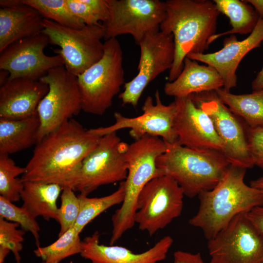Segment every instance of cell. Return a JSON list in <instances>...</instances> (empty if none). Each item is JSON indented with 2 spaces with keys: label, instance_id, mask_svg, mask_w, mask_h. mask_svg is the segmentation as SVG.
I'll return each instance as SVG.
<instances>
[{
  "label": "cell",
  "instance_id": "1",
  "mask_svg": "<svg viewBox=\"0 0 263 263\" xmlns=\"http://www.w3.org/2000/svg\"><path fill=\"white\" fill-rule=\"evenodd\" d=\"M101 137L90 133L74 119L65 122L36 144L21 179L75 190L82 162Z\"/></svg>",
  "mask_w": 263,
  "mask_h": 263
},
{
  "label": "cell",
  "instance_id": "2",
  "mask_svg": "<svg viewBox=\"0 0 263 263\" xmlns=\"http://www.w3.org/2000/svg\"><path fill=\"white\" fill-rule=\"evenodd\" d=\"M166 17L160 31L173 35L174 59L168 81L174 80L182 72L184 61L190 53L203 54L209 38L216 34L220 14L213 1L208 0H168Z\"/></svg>",
  "mask_w": 263,
  "mask_h": 263
},
{
  "label": "cell",
  "instance_id": "3",
  "mask_svg": "<svg viewBox=\"0 0 263 263\" xmlns=\"http://www.w3.org/2000/svg\"><path fill=\"white\" fill-rule=\"evenodd\" d=\"M246 169L230 165L218 184L198 196L197 212L189 224L201 229L209 240L238 214L263 206V193L244 181Z\"/></svg>",
  "mask_w": 263,
  "mask_h": 263
},
{
  "label": "cell",
  "instance_id": "4",
  "mask_svg": "<svg viewBox=\"0 0 263 263\" xmlns=\"http://www.w3.org/2000/svg\"><path fill=\"white\" fill-rule=\"evenodd\" d=\"M166 151L156 160L164 174L174 179L189 198L213 189L230 164L222 153L215 150H198L168 144Z\"/></svg>",
  "mask_w": 263,
  "mask_h": 263
},
{
  "label": "cell",
  "instance_id": "5",
  "mask_svg": "<svg viewBox=\"0 0 263 263\" xmlns=\"http://www.w3.org/2000/svg\"><path fill=\"white\" fill-rule=\"evenodd\" d=\"M167 148V143L162 139L149 135L129 145L125 154L128 167L125 196L121 207L112 217L110 245L134 225L138 198L144 186L153 178L164 175L157 167L156 160Z\"/></svg>",
  "mask_w": 263,
  "mask_h": 263
},
{
  "label": "cell",
  "instance_id": "6",
  "mask_svg": "<svg viewBox=\"0 0 263 263\" xmlns=\"http://www.w3.org/2000/svg\"><path fill=\"white\" fill-rule=\"evenodd\" d=\"M101 59L77 76L82 101V111L103 115L124 83L123 52L116 38L104 42Z\"/></svg>",
  "mask_w": 263,
  "mask_h": 263
},
{
  "label": "cell",
  "instance_id": "7",
  "mask_svg": "<svg viewBox=\"0 0 263 263\" xmlns=\"http://www.w3.org/2000/svg\"><path fill=\"white\" fill-rule=\"evenodd\" d=\"M42 33L52 45L59 49L54 52L64 61V66L77 76L102 57L105 38L103 24L85 25L80 29L62 26L53 21L44 19Z\"/></svg>",
  "mask_w": 263,
  "mask_h": 263
},
{
  "label": "cell",
  "instance_id": "8",
  "mask_svg": "<svg viewBox=\"0 0 263 263\" xmlns=\"http://www.w3.org/2000/svg\"><path fill=\"white\" fill-rule=\"evenodd\" d=\"M39 80L49 89L37 108L40 122L37 143L82 110L77 76L64 66L50 70Z\"/></svg>",
  "mask_w": 263,
  "mask_h": 263
},
{
  "label": "cell",
  "instance_id": "9",
  "mask_svg": "<svg viewBox=\"0 0 263 263\" xmlns=\"http://www.w3.org/2000/svg\"><path fill=\"white\" fill-rule=\"evenodd\" d=\"M184 193L172 177L162 175L153 178L141 190L137 203L134 222L150 236L164 228L181 214Z\"/></svg>",
  "mask_w": 263,
  "mask_h": 263
},
{
  "label": "cell",
  "instance_id": "10",
  "mask_svg": "<svg viewBox=\"0 0 263 263\" xmlns=\"http://www.w3.org/2000/svg\"><path fill=\"white\" fill-rule=\"evenodd\" d=\"M190 95L194 103L211 118L222 143V152L230 164L245 169L253 167L245 123L221 100L215 91Z\"/></svg>",
  "mask_w": 263,
  "mask_h": 263
},
{
  "label": "cell",
  "instance_id": "11",
  "mask_svg": "<svg viewBox=\"0 0 263 263\" xmlns=\"http://www.w3.org/2000/svg\"><path fill=\"white\" fill-rule=\"evenodd\" d=\"M109 17L103 23L104 39L131 35L138 44L148 34L160 31L166 15L165 1L159 0H107Z\"/></svg>",
  "mask_w": 263,
  "mask_h": 263
},
{
  "label": "cell",
  "instance_id": "12",
  "mask_svg": "<svg viewBox=\"0 0 263 263\" xmlns=\"http://www.w3.org/2000/svg\"><path fill=\"white\" fill-rule=\"evenodd\" d=\"M128 146L116 132L101 136L82 162L75 190L88 195L101 186L125 181L128 175L125 154Z\"/></svg>",
  "mask_w": 263,
  "mask_h": 263
},
{
  "label": "cell",
  "instance_id": "13",
  "mask_svg": "<svg viewBox=\"0 0 263 263\" xmlns=\"http://www.w3.org/2000/svg\"><path fill=\"white\" fill-rule=\"evenodd\" d=\"M246 213L236 215L208 240L209 263H263V236L248 219Z\"/></svg>",
  "mask_w": 263,
  "mask_h": 263
},
{
  "label": "cell",
  "instance_id": "14",
  "mask_svg": "<svg viewBox=\"0 0 263 263\" xmlns=\"http://www.w3.org/2000/svg\"><path fill=\"white\" fill-rule=\"evenodd\" d=\"M155 103L153 98L148 96L142 107V114L134 117H126L120 113H114L115 122L107 127L90 129L89 132L99 136L117 132L124 129H130L129 134L135 140L145 135L161 138L168 144L177 142V136L173 128L176 113V105L174 101L169 105L164 104L160 93H155Z\"/></svg>",
  "mask_w": 263,
  "mask_h": 263
},
{
  "label": "cell",
  "instance_id": "15",
  "mask_svg": "<svg viewBox=\"0 0 263 263\" xmlns=\"http://www.w3.org/2000/svg\"><path fill=\"white\" fill-rule=\"evenodd\" d=\"M140 56L138 72L131 81L125 83L124 91L118 97L122 104L135 108L148 84L173 65L175 46L173 35L159 31L147 35L138 44Z\"/></svg>",
  "mask_w": 263,
  "mask_h": 263
},
{
  "label": "cell",
  "instance_id": "16",
  "mask_svg": "<svg viewBox=\"0 0 263 263\" xmlns=\"http://www.w3.org/2000/svg\"><path fill=\"white\" fill-rule=\"evenodd\" d=\"M49 43L42 32L16 41L0 52V69L9 73V79L23 78L39 80L51 69L64 66L59 55H46Z\"/></svg>",
  "mask_w": 263,
  "mask_h": 263
},
{
  "label": "cell",
  "instance_id": "17",
  "mask_svg": "<svg viewBox=\"0 0 263 263\" xmlns=\"http://www.w3.org/2000/svg\"><path fill=\"white\" fill-rule=\"evenodd\" d=\"M174 102L176 113L173 128L177 142L191 149L222 152V143L211 118L194 103L190 95L174 98Z\"/></svg>",
  "mask_w": 263,
  "mask_h": 263
},
{
  "label": "cell",
  "instance_id": "18",
  "mask_svg": "<svg viewBox=\"0 0 263 263\" xmlns=\"http://www.w3.org/2000/svg\"><path fill=\"white\" fill-rule=\"evenodd\" d=\"M263 41V19L259 18L255 28L246 38L238 40L235 35H231L225 38L223 47L220 50L210 53H190L187 57L215 68L223 80V88L230 91L237 85L236 71L240 62L251 50L260 46Z\"/></svg>",
  "mask_w": 263,
  "mask_h": 263
},
{
  "label": "cell",
  "instance_id": "19",
  "mask_svg": "<svg viewBox=\"0 0 263 263\" xmlns=\"http://www.w3.org/2000/svg\"><path fill=\"white\" fill-rule=\"evenodd\" d=\"M172 243V238L166 236L146 251L135 253L125 247L100 244L95 231L81 241L80 254L91 263H158L166 258Z\"/></svg>",
  "mask_w": 263,
  "mask_h": 263
},
{
  "label": "cell",
  "instance_id": "20",
  "mask_svg": "<svg viewBox=\"0 0 263 263\" xmlns=\"http://www.w3.org/2000/svg\"><path fill=\"white\" fill-rule=\"evenodd\" d=\"M48 89V85L39 80H8L0 87V118L18 119L35 115Z\"/></svg>",
  "mask_w": 263,
  "mask_h": 263
},
{
  "label": "cell",
  "instance_id": "21",
  "mask_svg": "<svg viewBox=\"0 0 263 263\" xmlns=\"http://www.w3.org/2000/svg\"><path fill=\"white\" fill-rule=\"evenodd\" d=\"M223 87V80L215 68L199 64L198 61L187 56L181 73L174 80L165 83L164 91L166 95L176 98L216 91Z\"/></svg>",
  "mask_w": 263,
  "mask_h": 263
},
{
  "label": "cell",
  "instance_id": "22",
  "mask_svg": "<svg viewBox=\"0 0 263 263\" xmlns=\"http://www.w3.org/2000/svg\"><path fill=\"white\" fill-rule=\"evenodd\" d=\"M43 19L37 10L23 2L0 7V52L16 41L41 33Z\"/></svg>",
  "mask_w": 263,
  "mask_h": 263
},
{
  "label": "cell",
  "instance_id": "23",
  "mask_svg": "<svg viewBox=\"0 0 263 263\" xmlns=\"http://www.w3.org/2000/svg\"><path fill=\"white\" fill-rule=\"evenodd\" d=\"M39 126L37 113L22 119L0 118V154L9 155L36 145Z\"/></svg>",
  "mask_w": 263,
  "mask_h": 263
},
{
  "label": "cell",
  "instance_id": "24",
  "mask_svg": "<svg viewBox=\"0 0 263 263\" xmlns=\"http://www.w3.org/2000/svg\"><path fill=\"white\" fill-rule=\"evenodd\" d=\"M63 188L58 185L34 181L24 182L20 194L22 207L34 217L47 221L57 220V200Z\"/></svg>",
  "mask_w": 263,
  "mask_h": 263
},
{
  "label": "cell",
  "instance_id": "25",
  "mask_svg": "<svg viewBox=\"0 0 263 263\" xmlns=\"http://www.w3.org/2000/svg\"><path fill=\"white\" fill-rule=\"evenodd\" d=\"M216 93L221 100L248 128H263V89L242 94L223 88Z\"/></svg>",
  "mask_w": 263,
  "mask_h": 263
},
{
  "label": "cell",
  "instance_id": "26",
  "mask_svg": "<svg viewBox=\"0 0 263 263\" xmlns=\"http://www.w3.org/2000/svg\"><path fill=\"white\" fill-rule=\"evenodd\" d=\"M220 14L229 19L231 29L223 33H216L209 39L210 45L219 38L228 35L251 34L260 18L254 8L244 0H214Z\"/></svg>",
  "mask_w": 263,
  "mask_h": 263
},
{
  "label": "cell",
  "instance_id": "27",
  "mask_svg": "<svg viewBox=\"0 0 263 263\" xmlns=\"http://www.w3.org/2000/svg\"><path fill=\"white\" fill-rule=\"evenodd\" d=\"M125 193V181L113 193L101 197L90 198L80 193V211L74 228L80 234L86 225L101 213L114 205L122 204Z\"/></svg>",
  "mask_w": 263,
  "mask_h": 263
},
{
  "label": "cell",
  "instance_id": "28",
  "mask_svg": "<svg viewBox=\"0 0 263 263\" xmlns=\"http://www.w3.org/2000/svg\"><path fill=\"white\" fill-rule=\"evenodd\" d=\"M79 234L73 226L53 244L44 247L37 246L34 253L45 263H59L67 257L80 254L82 245Z\"/></svg>",
  "mask_w": 263,
  "mask_h": 263
},
{
  "label": "cell",
  "instance_id": "29",
  "mask_svg": "<svg viewBox=\"0 0 263 263\" xmlns=\"http://www.w3.org/2000/svg\"><path fill=\"white\" fill-rule=\"evenodd\" d=\"M22 1L37 10L43 19L62 26L80 29L85 25L71 12L66 0H22Z\"/></svg>",
  "mask_w": 263,
  "mask_h": 263
},
{
  "label": "cell",
  "instance_id": "30",
  "mask_svg": "<svg viewBox=\"0 0 263 263\" xmlns=\"http://www.w3.org/2000/svg\"><path fill=\"white\" fill-rule=\"evenodd\" d=\"M25 172L9 155L0 154V196L13 203L19 201L24 182L17 177Z\"/></svg>",
  "mask_w": 263,
  "mask_h": 263
},
{
  "label": "cell",
  "instance_id": "31",
  "mask_svg": "<svg viewBox=\"0 0 263 263\" xmlns=\"http://www.w3.org/2000/svg\"><path fill=\"white\" fill-rule=\"evenodd\" d=\"M66 2L71 12L85 25H96L108 19L107 0H66Z\"/></svg>",
  "mask_w": 263,
  "mask_h": 263
},
{
  "label": "cell",
  "instance_id": "32",
  "mask_svg": "<svg viewBox=\"0 0 263 263\" xmlns=\"http://www.w3.org/2000/svg\"><path fill=\"white\" fill-rule=\"evenodd\" d=\"M19 225L0 217V263H3L7 255L13 253L16 261L20 263V252L23 248L25 231L18 229Z\"/></svg>",
  "mask_w": 263,
  "mask_h": 263
},
{
  "label": "cell",
  "instance_id": "33",
  "mask_svg": "<svg viewBox=\"0 0 263 263\" xmlns=\"http://www.w3.org/2000/svg\"><path fill=\"white\" fill-rule=\"evenodd\" d=\"M0 217L16 223L25 231H29L35 239L37 246H39L40 230L38 224L34 217L25 208L18 207L3 197L0 196Z\"/></svg>",
  "mask_w": 263,
  "mask_h": 263
},
{
  "label": "cell",
  "instance_id": "34",
  "mask_svg": "<svg viewBox=\"0 0 263 263\" xmlns=\"http://www.w3.org/2000/svg\"><path fill=\"white\" fill-rule=\"evenodd\" d=\"M60 198L61 205L58 209L56 220L60 225L58 237L74 226L80 211L79 199L72 188H63Z\"/></svg>",
  "mask_w": 263,
  "mask_h": 263
},
{
  "label": "cell",
  "instance_id": "35",
  "mask_svg": "<svg viewBox=\"0 0 263 263\" xmlns=\"http://www.w3.org/2000/svg\"><path fill=\"white\" fill-rule=\"evenodd\" d=\"M249 151L254 166L263 171V128L247 127Z\"/></svg>",
  "mask_w": 263,
  "mask_h": 263
},
{
  "label": "cell",
  "instance_id": "36",
  "mask_svg": "<svg viewBox=\"0 0 263 263\" xmlns=\"http://www.w3.org/2000/svg\"><path fill=\"white\" fill-rule=\"evenodd\" d=\"M173 263H207L205 262L200 253H192L181 250L175 251L173 254Z\"/></svg>",
  "mask_w": 263,
  "mask_h": 263
},
{
  "label": "cell",
  "instance_id": "37",
  "mask_svg": "<svg viewBox=\"0 0 263 263\" xmlns=\"http://www.w3.org/2000/svg\"><path fill=\"white\" fill-rule=\"evenodd\" d=\"M248 219L263 236V206L256 207L246 213Z\"/></svg>",
  "mask_w": 263,
  "mask_h": 263
},
{
  "label": "cell",
  "instance_id": "38",
  "mask_svg": "<svg viewBox=\"0 0 263 263\" xmlns=\"http://www.w3.org/2000/svg\"><path fill=\"white\" fill-rule=\"evenodd\" d=\"M263 44V41L262 42ZM253 91L263 89V66L261 71L257 74L256 77L251 83Z\"/></svg>",
  "mask_w": 263,
  "mask_h": 263
},
{
  "label": "cell",
  "instance_id": "39",
  "mask_svg": "<svg viewBox=\"0 0 263 263\" xmlns=\"http://www.w3.org/2000/svg\"><path fill=\"white\" fill-rule=\"evenodd\" d=\"M256 10L260 18L263 19V0H244Z\"/></svg>",
  "mask_w": 263,
  "mask_h": 263
},
{
  "label": "cell",
  "instance_id": "40",
  "mask_svg": "<svg viewBox=\"0 0 263 263\" xmlns=\"http://www.w3.org/2000/svg\"><path fill=\"white\" fill-rule=\"evenodd\" d=\"M22 3L21 0H0V7H12Z\"/></svg>",
  "mask_w": 263,
  "mask_h": 263
},
{
  "label": "cell",
  "instance_id": "41",
  "mask_svg": "<svg viewBox=\"0 0 263 263\" xmlns=\"http://www.w3.org/2000/svg\"><path fill=\"white\" fill-rule=\"evenodd\" d=\"M250 186L259 190L263 193V176L250 183Z\"/></svg>",
  "mask_w": 263,
  "mask_h": 263
},
{
  "label": "cell",
  "instance_id": "42",
  "mask_svg": "<svg viewBox=\"0 0 263 263\" xmlns=\"http://www.w3.org/2000/svg\"><path fill=\"white\" fill-rule=\"evenodd\" d=\"M9 73L7 71L0 70V86L4 85L8 80Z\"/></svg>",
  "mask_w": 263,
  "mask_h": 263
},
{
  "label": "cell",
  "instance_id": "43",
  "mask_svg": "<svg viewBox=\"0 0 263 263\" xmlns=\"http://www.w3.org/2000/svg\"><path fill=\"white\" fill-rule=\"evenodd\" d=\"M41 263H44V262H41Z\"/></svg>",
  "mask_w": 263,
  "mask_h": 263
},
{
  "label": "cell",
  "instance_id": "44",
  "mask_svg": "<svg viewBox=\"0 0 263 263\" xmlns=\"http://www.w3.org/2000/svg\"></svg>",
  "mask_w": 263,
  "mask_h": 263
}]
</instances>
